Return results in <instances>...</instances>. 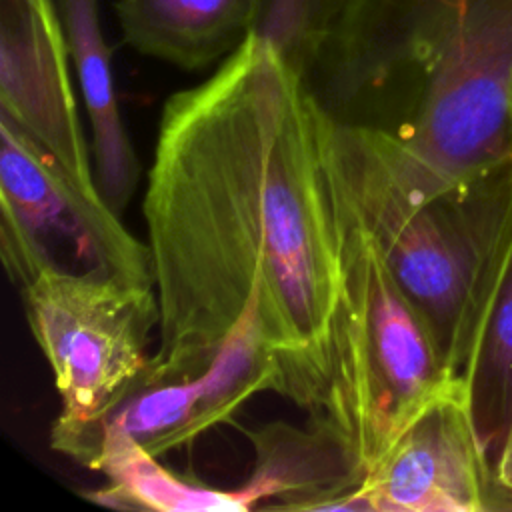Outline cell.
Returning <instances> with one entry per match:
<instances>
[{"label":"cell","mask_w":512,"mask_h":512,"mask_svg":"<svg viewBox=\"0 0 512 512\" xmlns=\"http://www.w3.org/2000/svg\"><path fill=\"white\" fill-rule=\"evenodd\" d=\"M142 214L160 346L140 384L202 372L256 318L280 396L312 414L340 286L336 206L322 108L268 42L248 34L166 100Z\"/></svg>","instance_id":"obj_1"},{"label":"cell","mask_w":512,"mask_h":512,"mask_svg":"<svg viewBox=\"0 0 512 512\" xmlns=\"http://www.w3.org/2000/svg\"><path fill=\"white\" fill-rule=\"evenodd\" d=\"M302 80L422 198L512 162V0H346Z\"/></svg>","instance_id":"obj_2"},{"label":"cell","mask_w":512,"mask_h":512,"mask_svg":"<svg viewBox=\"0 0 512 512\" xmlns=\"http://www.w3.org/2000/svg\"><path fill=\"white\" fill-rule=\"evenodd\" d=\"M326 168L460 378L512 238V162L434 198L396 170L380 128L322 112Z\"/></svg>","instance_id":"obj_3"},{"label":"cell","mask_w":512,"mask_h":512,"mask_svg":"<svg viewBox=\"0 0 512 512\" xmlns=\"http://www.w3.org/2000/svg\"><path fill=\"white\" fill-rule=\"evenodd\" d=\"M330 184L340 286L330 324L328 380L310 418L346 440L366 476L416 414L458 378L446 368L430 326L380 246L332 178Z\"/></svg>","instance_id":"obj_4"},{"label":"cell","mask_w":512,"mask_h":512,"mask_svg":"<svg viewBox=\"0 0 512 512\" xmlns=\"http://www.w3.org/2000/svg\"><path fill=\"white\" fill-rule=\"evenodd\" d=\"M28 328L60 394L50 446L88 468L100 432L152 366L160 310L152 284L46 268L20 288Z\"/></svg>","instance_id":"obj_5"},{"label":"cell","mask_w":512,"mask_h":512,"mask_svg":"<svg viewBox=\"0 0 512 512\" xmlns=\"http://www.w3.org/2000/svg\"><path fill=\"white\" fill-rule=\"evenodd\" d=\"M0 254L12 284L46 268L100 272L154 286L148 244L102 196L76 184L64 166L0 116Z\"/></svg>","instance_id":"obj_6"},{"label":"cell","mask_w":512,"mask_h":512,"mask_svg":"<svg viewBox=\"0 0 512 512\" xmlns=\"http://www.w3.org/2000/svg\"><path fill=\"white\" fill-rule=\"evenodd\" d=\"M334 510H502L496 474L478 438L460 378L416 414L382 462Z\"/></svg>","instance_id":"obj_7"},{"label":"cell","mask_w":512,"mask_h":512,"mask_svg":"<svg viewBox=\"0 0 512 512\" xmlns=\"http://www.w3.org/2000/svg\"><path fill=\"white\" fill-rule=\"evenodd\" d=\"M68 58L64 26L50 0H0V116L48 150L80 188L102 196Z\"/></svg>","instance_id":"obj_8"},{"label":"cell","mask_w":512,"mask_h":512,"mask_svg":"<svg viewBox=\"0 0 512 512\" xmlns=\"http://www.w3.org/2000/svg\"><path fill=\"white\" fill-rule=\"evenodd\" d=\"M260 392L280 394L282 374L256 318H248L202 372L140 384L110 414L102 432L118 428L160 458L228 422L244 402Z\"/></svg>","instance_id":"obj_9"},{"label":"cell","mask_w":512,"mask_h":512,"mask_svg":"<svg viewBox=\"0 0 512 512\" xmlns=\"http://www.w3.org/2000/svg\"><path fill=\"white\" fill-rule=\"evenodd\" d=\"M246 434L256 460L242 486L254 508L334 510L364 480L346 440L322 420L306 428L270 422Z\"/></svg>","instance_id":"obj_10"},{"label":"cell","mask_w":512,"mask_h":512,"mask_svg":"<svg viewBox=\"0 0 512 512\" xmlns=\"http://www.w3.org/2000/svg\"><path fill=\"white\" fill-rule=\"evenodd\" d=\"M62 26L92 128L94 174L104 202L122 214L140 180V162L126 134L98 0H60Z\"/></svg>","instance_id":"obj_11"},{"label":"cell","mask_w":512,"mask_h":512,"mask_svg":"<svg viewBox=\"0 0 512 512\" xmlns=\"http://www.w3.org/2000/svg\"><path fill=\"white\" fill-rule=\"evenodd\" d=\"M256 0H118L124 40L186 70L230 56L250 34Z\"/></svg>","instance_id":"obj_12"},{"label":"cell","mask_w":512,"mask_h":512,"mask_svg":"<svg viewBox=\"0 0 512 512\" xmlns=\"http://www.w3.org/2000/svg\"><path fill=\"white\" fill-rule=\"evenodd\" d=\"M106 478L84 494L94 504L118 510L154 512H248L254 500L244 486L218 490L186 480L158 462L140 442L118 428H106L88 466Z\"/></svg>","instance_id":"obj_13"},{"label":"cell","mask_w":512,"mask_h":512,"mask_svg":"<svg viewBox=\"0 0 512 512\" xmlns=\"http://www.w3.org/2000/svg\"><path fill=\"white\" fill-rule=\"evenodd\" d=\"M460 380L492 468L512 426V238L482 308Z\"/></svg>","instance_id":"obj_14"},{"label":"cell","mask_w":512,"mask_h":512,"mask_svg":"<svg viewBox=\"0 0 512 512\" xmlns=\"http://www.w3.org/2000/svg\"><path fill=\"white\" fill-rule=\"evenodd\" d=\"M346 0H256L250 34L268 42L304 78Z\"/></svg>","instance_id":"obj_15"},{"label":"cell","mask_w":512,"mask_h":512,"mask_svg":"<svg viewBox=\"0 0 512 512\" xmlns=\"http://www.w3.org/2000/svg\"><path fill=\"white\" fill-rule=\"evenodd\" d=\"M494 474H496V484L502 496V508L512 510V426L504 442V448L496 460Z\"/></svg>","instance_id":"obj_16"}]
</instances>
